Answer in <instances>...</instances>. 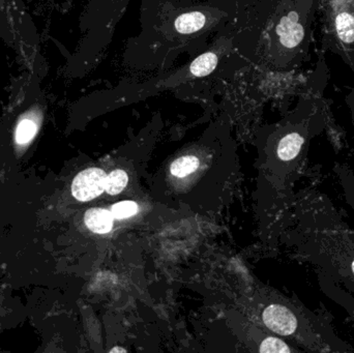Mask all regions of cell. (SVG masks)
<instances>
[{"instance_id": "cell-1", "label": "cell", "mask_w": 354, "mask_h": 353, "mask_svg": "<svg viewBox=\"0 0 354 353\" xmlns=\"http://www.w3.org/2000/svg\"><path fill=\"white\" fill-rule=\"evenodd\" d=\"M239 0H141L140 31L124 46L122 64L131 72H165L179 58L207 49L232 24Z\"/></svg>"}, {"instance_id": "cell-2", "label": "cell", "mask_w": 354, "mask_h": 353, "mask_svg": "<svg viewBox=\"0 0 354 353\" xmlns=\"http://www.w3.org/2000/svg\"><path fill=\"white\" fill-rule=\"evenodd\" d=\"M243 64L245 62L235 52L231 24L214 37L205 51L187 60L183 66L157 73L143 80L120 81L109 88L93 91L79 99L75 107L88 113L116 109L187 84L218 78L234 64Z\"/></svg>"}, {"instance_id": "cell-3", "label": "cell", "mask_w": 354, "mask_h": 353, "mask_svg": "<svg viewBox=\"0 0 354 353\" xmlns=\"http://www.w3.org/2000/svg\"><path fill=\"white\" fill-rule=\"evenodd\" d=\"M299 240L316 269L354 294V234L326 195L310 190L301 197Z\"/></svg>"}, {"instance_id": "cell-4", "label": "cell", "mask_w": 354, "mask_h": 353, "mask_svg": "<svg viewBox=\"0 0 354 353\" xmlns=\"http://www.w3.org/2000/svg\"><path fill=\"white\" fill-rule=\"evenodd\" d=\"M131 0H88L80 19V39L64 66L68 78H82L97 66L113 39Z\"/></svg>"}, {"instance_id": "cell-5", "label": "cell", "mask_w": 354, "mask_h": 353, "mask_svg": "<svg viewBox=\"0 0 354 353\" xmlns=\"http://www.w3.org/2000/svg\"><path fill=\"white\" fill-rule=\"evenodd\" d=\"M262 321L272 333L297 340L307 352H354L351 344L337 335L332 316L322 311L314 312L301 304L268 305L262 313Z\"/></svg>"}, {"instance_id": "cell-6", "label": "cell", "mask_w": 354, "mask_h": 353, "mask_svg": "<svg viewBox=\"0 0 354 353\" xmlns=\"http://www.w3.org/2000/svg\"><path fill=\"white\" fill-rule=\"evenodd\" d=\"M0 41L16 52L26 70L46 76L48 66L41 41L21 0H0Z\"/></svg>"}, {"instance_id": "cell-7", "label": "cell", "mask_w": 354, "mask_h": 353, "mask_svg": "<svg viewBox=\"0 0 354 353\" xmlns=\"http://www.w3.org/2000/svg\"><path fill=\"white\" fill-rule=\"evenodd\" d=\"M107 174L100 168H89L80 172L72 184V194L77 200H93L105 191Z\"/></svg>"}, {"instance_id": "cell-8", "label": "cell", "mask_w": 354, "mask_h": 353, "mask_svg": "<svg viewBox=\"0 0 354 353\" xmlns=\"http://www.w3.org/2000/svg\"><path fill=\"white\" fill-rule=\"evenodd\" d=\"M316 275H317L318 284L322 292L333 302L342 307L348 313L354 323V298L351 294L347 292L344 287L333 281L322 271L316 269Z\"/></svg>"}, {"instance_id": "cell-9", "label": "cell", "mask_w": 354, "mask_h": 353, "mask_svg": "<svg viewBox=\"0 0 354 353\" xmlns=\"http://www.w3.org/2000/svg\"><path fill=\"white\" fill-rule=\"evenodd\" d=\"M307 137L301 131L292 128L285 133L277 144V157L283 162H293L301 155Z\"/></svg>"}, {"instance_id": "cell-10", "label": "cell", "mask_w": 354, "mask_h": 353, "mask_svg": "<svg viewBox=\"0 0 354 353\" xmlns=\"http://www.w3.org/2000/svg\"><path fill=\"white\" fill-rule=\"evenodd\" d=\"M113 216L107 209H91L85 213L84 221L88 229L95 233L105 234L113 227Z\"/></svg>"}, {"instance_id": "cell-11", "label": "cell", "mask_w": 354, "mask_h": 353, "mask_svg": "<svg viewBox=\"0 0 354 353\" xmlns=\"http://www.w3.org/2000/svg\"><path fill=\"white\" fill-rule=\"evenodd\" d=\"M336 29L341 41L346 44L354 41V17L349 12H343L337 16Z\"/></svg>"}, {"instance_id": "cell-12", "label": "cell", "mask_w": 354, "mask_h": 353, "mask_svg": "<svg viewBox=\"0 0 354 353\" xmlns=\"http://www.w3.org/2000/svg\"><path fill=\"white\" fill-rule=\"evenodd\" d=\"M199 160L196 155H183L172 163L170 171L176 178H185L195 172L199 167Z\"/></svg>"}, {"instance_id": "cell-13", "label": "cell", "mask_w": 354, "mask_h": 353, "mask_svg": "<svg viewBox=\"0 0 354 353\" xmlns=\"http://www.w3.org/2000/svg\"><path fill=\"white\" fill-rule=\"evenodd\" d=\"M128 180V174L126 171L120 169L114 170L106 178L105 191L111 196L120 194L126 188Z\"/></svg>"}, {"instance_id": "cell-14", "label": "cell", "mask_w": 354, "mask_h": 353, "mask_svg": "<svg viewBox=\"0 0 354 353\" xmlns=\"http://www.w3.org/2000/svg\"><path fill=\"white\" fill-rule=\"evenodd\" d=\"M259 352L261 353H290L297 352L291 348L286 342L280 338L268 337L260 344Z\"/></svg>"}, {"instance_id": "cell-15", "label": "cell", "mask_w": 354, "mask_h": 353, "mask_svg": "<svg viewBox=\"0 0 354 353\" xmlns=\"http://www.w3.org/2000/svg\"><path fill=\"white\" fill-rule=\"evenodd\" d=\"M138 213V204L134 201H122L112 207L111 213L114 219L122 220L132 217Z\"/></svg>"}, {"instance_id": "cell-16", "label": "cell", "mask_w": 354, "mask_h": 353, "mask_svg": "<svg viewBox=\"0 0 354 353\" xmlns=\"http://www.w3.org/2000/svg\"><path fill=\"white\" fill-rule=\"evenodd\" d=\"M346 200L354 211V186L351 187L346 193Z\"/></svg>"}, {"instance_id": "cell-17", "label": "cell", "mask_w": 354, "mask_h": 353, "mask_svg": "<svg viewBox=\"0 0 354 353\" xmlns=\"http://www.w3.org/2000/svg\"><path fill=\"white\" fill-rule=\"evenodd\" d=\"M110 352H126V350H124V348L116 347L110 350Z\"/></svg>"}]
</instances>
